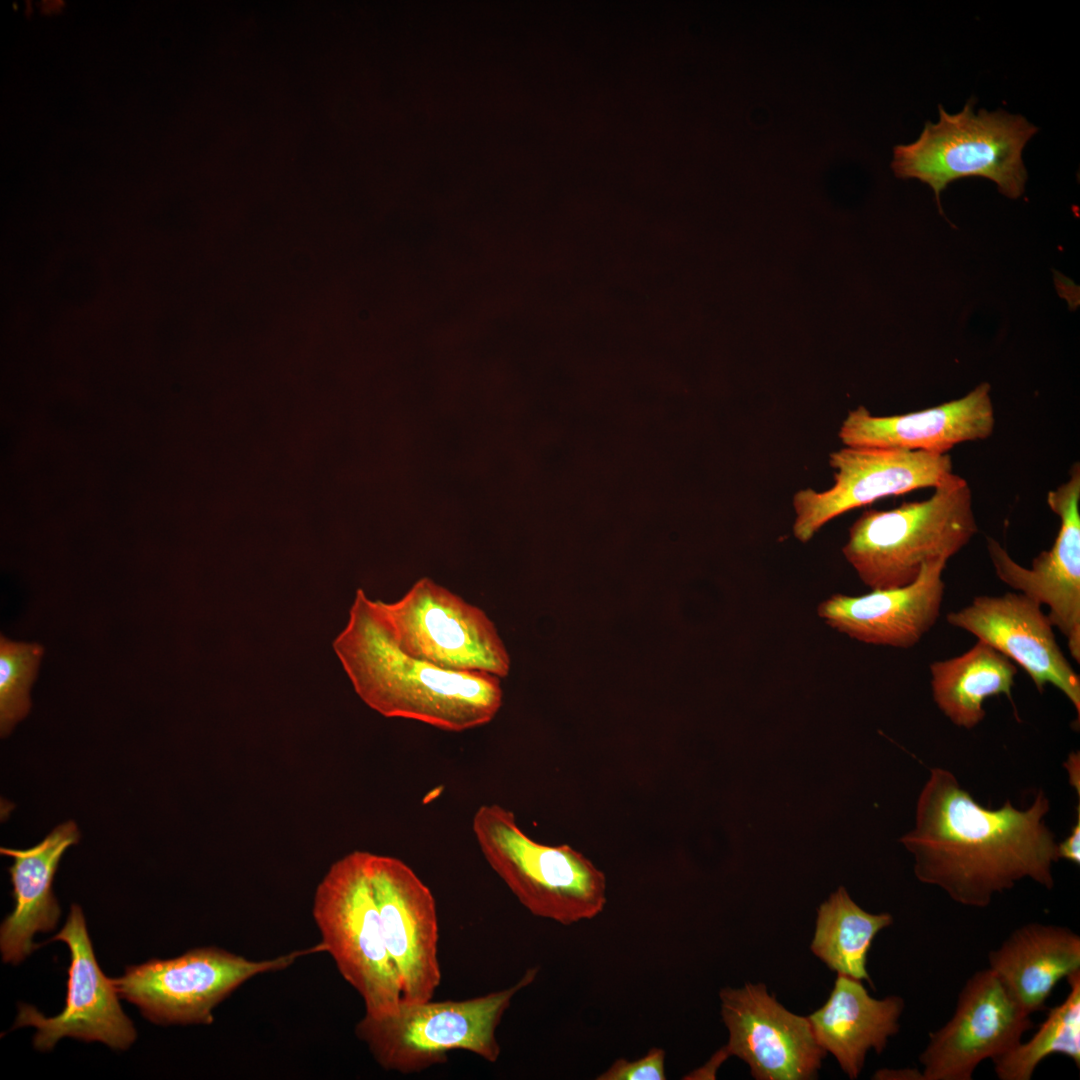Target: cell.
Masks as SVG:
<instances>
[{
	"instance_id": "e0dca14e",
	"label": "cell",
	"mask_w": 1080,
	"mask_h": 1080,
	"mask_svg": "<svg viewBox=\"0 0 1080 1080\" xmlns=\"http://www.w3.org/2000/svg\"><path fill=\"white\" fill-rule=\"evenodd\" d=\"M947 562L944 558L926 562L917 579L906 586L861 596L833 594L818 605L817 614L829 627L856 641L911 648L940 616Z\"/></svg>"
},
{
	"instance_id": "ba28073f",
	"label": "cell",
	"mask_w": 1080,
	"mask_h": 1080,
	"mask_svg": "<svg viewBox=\"0 0 1080 1080\" xmlns=\"http://www.w3.org/2000/svg\"><path fill=\"white\" fill-rule=\"evenodd\" d=\"M321 952H326L322 942L253 961L218 947L194 948L176 958L129 966L113 983L119 997L136 1005L151 1022L208 1025L214 1021V1008L249 979Z\"/></svg>"
},
{
	"instance_id": "44dd1931",
	"label": "cell",
	"mask_w": 1080,
	"mask_h": 1080,
	"mask_svg": "<svg viewBox=\"0 0 1080 1080\" xmlns=\"http://www.w3.org/2000/svg\"><path fill=\"white\" fill-rule=\"evenodd\" d=\"M989 967L1028 1014L1045 1009L1059 981L1080 970V937L1065 926L1027 923L989 952Z\"/></svg>"
},
{
	"instance_id": "2e32d148",
	"label": "cell",
	"mask_w": 1080,
	"mask_h": 1080,
	"mask_svg": "<svg viewBox=\"0 0 1080 1080\" xmlns=\"http://www.w3.org/2000/svg\"><path fill=\"white\" fill-rule=\"evenodd\" d=\"M1038 602L1019 592L977 596L946 615L951 626L967 631L1020 666L1038 691L1051 684L1080 714V677L1057 643L1053 625Z\"/></svg>"
},
{
	"instance_id": "277c9868",
	"label": "cell",
	"mask_w": 1080,
	"mask_h": 1080,
	"mask_svg": "<svg viewBox=\"0 0 1080 1080\" xmlns=\"http://www.w3.org/2000/svg\"><path fill=\"white\" fill-rule=\"evenodd\" d=\"M472 830L491 869L532 915L568 926L604 910L606 876L581 852L533 840L498 804L480 806Z\"/></svg>"
},
{
	"instance_id": "3957f363",
	"label": "cell",
	"mask_w": 1080,
	"mask_h": 1080,
	"mask_svg": "<svg viewBox=\"0 0 1080 1080\" xmlns=\"http://www.w3.org/2000/svg\"><path fill=\"white\" fill-rule=\"evenodd\" d=\"M977 532L971 489L953 473L928 499L864 511L842 553L869 589H891L914 582L926 562L949 560Z\"/></svg>"
},
{
	"instance_id": "52a82bcc",
	"label": "cell",
	"mask_w": 1080,
	"mask_h": 1080,
	"mask_svg": "<svg viewBox=\"0 0 1080 1080\" xmlns=\"http://www.w3.org/2000/svg\"><path fill=\"white\" fill-rule=\"evenodd\" d=\"M368 853L336 861L317 886L312 914L337 969L361 996L365 1014L393 1013L402 998L398 972L387 951L369 872Z\"/></svg>"
},
{
	"instance_id": "5bb4252c",
	"label": "cell",
	"mask_w": 1080,
	"mask_h": 1080,
	"mask_svg": "<svg viewBox=\"0 0 1080 1080\" xmlns=\"http://www.w3.org/2000/svg\"><path fill=\"white\" fill-rule=\"evenodd\" d=\"M368 872L389 956L402 999L433 998L441 982L439 928L430 889L402 860L368 853Z\"/></svg>"
},
{
	"instance_id": "30bf717a",
	"label": "cell",
	"mask_w": 1080,
	"mask_h": 1080,
	"mask_svg": "<svg viewBox=\"0 0 1080 1080\" xmlns=\"http://www.w3.org/2000/svg\"><path fill=\"white\" fill-rule=\"evenodd\" d=\"M834 484L804 488L792 500L794 537L806 543L832 519L875 502L922 488H936L952 472L948 454L894 448L844 446L829 456Z\"/></svg>"
},
{
	"instance_id": "d4e9b609",
	"label": "cell",
	"mask_w": 1080,
	"mask_h": 1080,
	"mask_svg": "<svg viewBox=\"0 0 1080 1080\" xmlns=\"http://www.w3.org/2000/svg\"><path fill=\"white\" fill-rule=\"evenodd\" d=\"M44 653L42 645L0 636V732L6 737L30 711V689Z\"/></svg>"
},
{
	"instance_id": "ac0fdd59",
	"label": "cell",
	"mask_w": 1080,
	"mask_h": 1080,
	"mask_svg": "<svg viewBox=\"0 0 1080 1080\" xmlns=\"http://www.w3.org/2000/svg\"><path fill=\"white\" fill-rule=\"evenodd\" d=\"M990 390V384L983 382L962 398L901 415L874 416L859 406L848 413L838 435L844 446L947 454L957 444L983 440L993 433Z\"/></svg>"
},
{
	"instance_id": "ffe728a7",
	"label": "cell",
	"mask_w": 1080,
	"mask_h": 1080,
	"mask_svg": "<svg viewBox=\"0 0 1080 1080\" xmlns=\"http://www.w3.org/2000/svg\"><path fill=\"white\" fill-rule=\"evenodd\" d=\"M899 996L875 999L860 980L838 974L827 1002L808 1018L818 1044L851 1078L859 1076L870 1049L878 1054L899 1030Z\"/></svg>"
},
{
	"instance_id": "8992f818",
	"label": "cell",
	"mask_w": 1080,
	"mask_h": 1080,
	"mask_svg": "<svg viewBox=\"0 0 1080 1080\" xmlns=\"http://www.w3.org/2000/svg\"><path fill=\"white\" fill-rule=\"evenodd\" d=\"M969 100L956 114L939 106V121L927 122L919 138L893 149L891 168L898 178H916L934 191L937 204L946 186L962 177L981 176L1009 198L1020 197L1027 172L1022 151L1037 127L1021 115L999 109L977 114Z\"/></svg>"
},
{
	"instance_id": "9a60e30c",
	"label": "cell",
	"mask_w": 1080,
	"mask_h": 1080,
	"mask_svg": "<svg viewBox=\"0 0 1080 1080\" xmlns=\"http://www.w3.org/2000/svg\"><path fill=\"white\" fill-rule=\"evenodd\" d=\"M1047 503L1059 517L1060 528L1048 551L1030 568L1018 564L1005 548L987 537V550L997 577L1015 591L1049 608L1047 616L1066 638L1072 658L1080 663V467L1075 463L1068 481L1049 491Z\"/></svg>"
},
{
	"instance_id": "5b68a950",
	"label": "cell",
	"mask_w": 1080,
	"mask_h": 1080,
	"mask_svg": "<svg viewBox=\"0 0 1080 1080\" xmlns=\"http://www.w3.org/2000/svg\"><path fill=\"white\" fill-rule=\"evenodd\" d=\"M538 967L529 968L512 986L465 1000L410 1002L401 998L396 1010L373 1017L364 1014L356 1037L387 1071L418 1073L445 1063L455 1050L495 1063L500 1055L496 1030L513 997L529 986Z\"/></svg>"
},
{
	"instance_id": "7402d4cb",
	"label": "cell",
	"mask_w": 1080,
	"mask_h": 1080,
	"mask_svg": "<svg viewBox=\"0 0 1080 1080\" xmlns=\"http://www.w3.org/2000/svg\"><path fill=\"white\" fill-rule=\"evenodd\" d=\"M933 700L956 726L972 729L985 717L984 701L1000 694L1012 700L1017 666L978 640L965 653L929 665Z\"/></svg>"
},
{
	"instance_id": "603a6c76",
	"label": "cell",
	"mask_w": 1080,
	"mask_h": 1080,
	"mask_svg": "<svg viewBox=\"0 0 1080 1080\" xmlns=\"http://www.w3.org/2000/svg\"><path fill=\"white\" fill-rule=\"evenodd\" d=\"M892 923L889 913L866 912L840 887L817 910L810 948L831 970L873 985L868 952L876 935Z\"/></svg>"
},
{
	"instance_id": "7a4b0ae2",
	"label": "cell",
	"mask_w": 1080,
	"mask_h": 1080,
	"mask_svg": "<svg viewBox=\"0 0 1080 1080\" xmlns=\"http://www.w3.org/2000/svg\"><path fill=\"white\" fill-rule=\"evenodd\" d=\"M333 648L358 696L385 717L462 732L488 724L502 706L500 678L443 669L402 650L361 588Z\"/></svg>"
},
{
	"instance_id": "cb8c5ba5",
	"label": "cell",
	"mask_w": 1080,
	"mask_h": 1080,
	"mask_svg": "<svg viewBox=\"0 0 1080 1080\" xmlns=\"http://www.w3.org/2000/svg\"><path fill=\"white\" fill-rule=\"evenodd\" d=\"M1066 979L1068 994L1048 1012L1037 1032L992 1060L999 1079L1030 1080L1037 1066L1053 1054L1069 1057L1080 1067V970Z\"/></svg>"
},
{
	"instance_id": "4316f807",
	"label": "cell",
	"mask_w": 1080,
	"mask_h": 1080,
	"mask_svg": "<svg viewBox=\"0 0 1080 1080\" xmlns=\"http://www.w3.org/2000/svg\"><path fill=\"white\" fill-rule=\"evenodd\" d=\"M1057 857L1059 859H1065L1074 864L1080 863V808L1077 807V820L1072 827L1070 834L1060 843L1057 844Z\"/></svg>"
},
{
	"instance_id": "8fae6325",
	"label": "cell",
	"mask_w": 1080,
	"mask_h": 1080,
	"mask_svg": "<svg viewBox=\"0 0 1080 1080\" xmlns=\"http://www.w3.org/2000/svg\"><path fill=\"white\" fill-rule=\"evenodd\" d=\"M1033 1026L1031 1015L999 977L986 968L961 989L954 1013L930 1034L919 1056L924 1080H971L977 1066L1021 1042Z\"/></svg>"
},
{
	"instance_id": "4fadbf2b",
	"label": "cell",
	"mask_w": 1080,
	"mask_h": 1080,
	"mask_svg": "<svg viewBox=\"0 0 1080 1080\" xmlns=\"http://www.w3.org/2000/svg\"><path fill=\"white\" fill-rule=\"evenodd\" d=\"M721 1015L729 1032L715 1055L745 1061L755 1079L807 1080L817 1075L826 1051L818 1044L808 1018L788 1011L763 984L720 991Z\"/></svg>"
},
{
	"instance_id": "6da1fadb",
	"label": "cell",
	"mask_w": 1080,
	"mask_h": 1080,
	"mask_svg": "<svg viewBox=\"0 0 1080 1080\" xmlns=\"http://www.w3.org/2000/svg\"><path fill=\"white\" fill-rule=\"evenodd\" d=\"M1049 809L1042 791L1024 810L1009 801L986 808L950 771L933 768L917 801L915 826L900 841L913 855L919 881L961 905L984 908L1025 878L1053 888L1058 857L1044 822Z\"/></svg>"
},
{
	"instance_id": "83f0119b",
	"label": "cell",
	"mask_w": 1080,
	"mask_h": 1080,
	"mask_svg": "<svg viewBox=\"0 0 1080 1080\" xmlns=\"http://www.w3.org/2000/svg\"><path fill=\"white\" fill-rule=\"evenodd\" d=\"M1069 775L1070 784L1077 789V794L1080 793L1079 783V754L1072 753L1069 755L1068 760L1065 763Z\"/></svg>"
},
{
	"instance_id": "d6986e66",
	"label": "cell",
	"mask_w": 1080,
	"mask_h": 1080,
	"mask_svg": "<svg viewBox=\"0 0 1080 1080\" xmlns=\"http://www.w3.org/2000/svg\"><path fill=\"white\" fill-rule=\"evenodd\" d=\"M79 839L77 825L66 821L33 847H1V854L13 859L8 871L14 908L0 928V950L5 963L16 965L23 961L37 948L34 935L56 928L61 910L53 893L54 876L64 852Z\"/></svg>"
},
{
	"instance_id": "7c38bea8",
	"label": "cell",
	"mask_w": 1080,
	"mask_h": 1080,
	"mask_svg": "<svg viewBox=\"0 0 1080 1080\" xmlns=\"http://www.w3.org/2000/svg\"><path fill=\"white\" fill-rule=\"evenodd\" d=\"M51 941H62L70 950L65 1007L49 1018L31 1005L20 1004L13 1028L35 1027L33 1043L43 1052L64 1037L127 1049L136 1039V1030L119 1004L113 979H108L97 963L79 905L71 906L65 925Z\"/></svg>"
},
{
	"instance_id": "484cf974",
	"label": "cell",
	"mask_w": 1080,
	"mask_h": 1080,
	"mask_svg": "<svg viewBox=\"0 0 1080 1080\" xmlns=\"http://www.w3.org/2000/svg\"><path fill=\"white\" fill-rule=\"evenodd\" d=\"M597 1080H665V1051L651 1048L643 1057L629 1061L617 1059Z\"/></svg>"
},
{
	"instance_id": "9c48e42d",
	"label": "cell",
	"mask_w": 1080,
	"mask_h": 1080,
	"mask_svg": "<svg viewBox=\"0 0 1080 1080\" xmlns=\"http://www.w3.org/2000/svg\"><path fill=\"white\" fill-rule=\"evenodd\" d=\"M395 641L411 656L443 669L504 678L510 657L495 623L429 577L392 603L376 600Z\"/></svg>"
}]
</instances>
